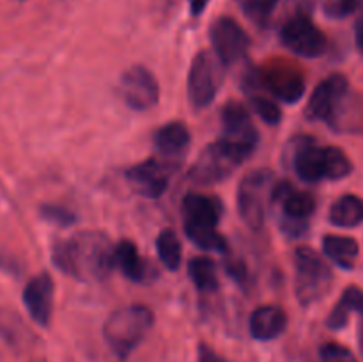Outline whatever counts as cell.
<instances>
[{
  "mask_svg": "<svg viewBox=\"0 0 363 362\" xmlns=\"http://www.w3.org/2000/svg\"><path fill=\"white\" fill-rule=\"evenodd\" d=\"M52 261L60 272L78 280H103L113 266V245L101 231H80L67 240L55 241Z\"/></svg>",
  "mask_w": 363,
  "mask_h": 362,
  "instance_id": "obj_1",
  "label": "cell"
},
{
  "mask_svg": "<svg viewBox=\"0 0 363 362\" xmlns=\"http://www.w3.org/2000/svg\"><path fill=\"white\" fill-rule=\"evenodd\" d=\"M152 325L155 312L147 305H124L106 318L103 325V337L117 357L126 358L147 337Z\"/></svg>",
  "mask_w": 363,
  "mask_h": 362,
  "instance_id": "obj_2",
  "label": "cell"
},
{
  "mask_svg": "<svg viewBox=\"0 0 363 362\" xmlns=\"http://www.w3.org/2000/svg\"><path fill=\"white\" fill-rule=\"evenodd\" d=\"M294 293L303 307L318 304L333 286V272L328 263L311 247L294 251Z\"/></svg>",
  "mask_w": 363,
  "mask_h": 362,
  "instance_id": "obj_3",
  "label": "cell"
},
{
  "mask_svg": "<svg viewBox=\"0 0 363 362\" xmlns=\"http://www.w3.org/2000/svg\"><path fill=\"white\" fill-rule=\"evenodd\" d=\"M275 176L268 169H255L248 172L238 187V212L241 220L250 229L257 231L264 226L266 208L272 201V188Z\"/></svg>",
  "mask_w": 363,
  "mask_h": 362,
  "instance_id": "obj_4",
  "label": "cell"
},
{
  "mask_svg": "<svg viewBox=\"0 0 363 362\" xmlns=\"http://www.w3.org/2000/svg\"><path fill=\"white\" fill-rule=\"evenodd\" d=\"M247 160V156L241 155L238 149L218 138L202 149L197 162L190 169V180L202 187L222 183Z\"/></svg>",
  "mask_w": 363,
  "mask_h": 362,
  "instance_id": "obj_5",
  "label": "cell"
},
{
  "mask_svg": "<svg viewBox=\"0 0 363 362\" xmlns=\"http://www.w3.org/2000/svg\"><path fill=\"white\" fill-rule=\"evenodd\" d=\"M223 64L220 62L215 52L202 50L191 60L188 71V99L195 110L209 106L218 94L220 84L223 78Z\"/></svg>",
  "mask_w": 363,
  "mask_h": 362,
  "instance_id": "obj_6",
  "label": "cell"
},
{
  "mask_svg": "<svg viewBox=\"0 0 363 362\" xmlns=\"http://www.w3.org/2000/svg\"><path fill=\"white\" fill-rule=\"evenodd\" d=\"M280 39L289 52L305 59L321 57L328 48L326 34L305 13H296L284 23Z\"/></svg>",
  "mask_w": 363,
  "mask_h": 362,
  "instance_id": "obj_7",
  "label": "cell"
},
{
  "mask_svg": "<svg viewBox=\"0 0 363 362\" xmlns=\"http://www.w3.org/2000/svg\"><path fill=\"white\" fill-rule=\"evenodd\" d=\"M220 123H222L220 138L250 158L259 142V133L247 106L240 102H227L220 112Z\"/></svg>",
  "mask_w": 363,
  "mask_h": 362,
  "instance_id": "obj_8",
  "label": "cell"
},
{
  "mask_svg": "<svg viewBox=\"0 0 363 362\" xmlns=\"http://www.w3.org/2000/svg\"><path fill=\"white\" fill-rule=\"evenodd\" d=\"M261 85L269 94L284 103H296L305 94V75L294 64L287 60H272L262 70H259Z\"/></svg>",
  "mask_w": 363,
  "mask_h": 362,
  "instance_id": "obj_9",
  "label": "cell"
},
{
  "mask_svg": "<svg viewBox=\"0 0 363 362\" xmlns=\"http://www.w3.org/2000/svg\"><path fill=\"white\" fill-rule=\"evenodd\" d=\"M209 35H211L213 52L223 66L240 62L250 48V38L247 31L234 18H218L213 23Z\"/></svg>",
  "mask_w": 363,
  "mask_h": 362,
  "instance_id": "obj_10",
  "label": "cell"
},
{
  "mask_svg": "<svg viewBox=\"0 0 363 362\" xmlns=\"http://www.w3.org/2000/svg\"><path fill=\"white\" fill-rule=\"evenodd\" d=\"M119 89L124 103L138 112L152 109L160 99L158 80L147 67L140 64H135L121 75Z\"/></svg>",
  "mask_w": 363,
  "mask_h": 362,
  "instance_id": "obj_11",
  "label": "cell"
},
{
  "mask_svg": "<svg viewBox=\"0 0 363 362\" xmlns=\"http://www.w3.org/2000/svg\"><path fill=\"white\" fill-rule=\"evenodd\" d=\"M350 89V82L342 73L328 75L312 91L307 109H305V116L312 121H325L328 124Z\"/></svg>",
  "mask_w": 363,
  "mask_h": 362,
  "instance_id": "obj_12",
  "label": "cell"
},
{
  "mask_svg": "<svg viewBox=\"0 0 363 362\" xmlns=\"http://www.w3.org/2000/svg\"><path fill=\"white\" fill-rule=\"evenodd\" d=\"M170 163L160 158H147L137 165L130 167L126 172V180L130 187L138 195L147 199H158L169 188V169Z\"/></svg>",
  "mask_w": 363,
  "mask_h": 362,
  "instance_id": "obj_13",
  "label": "cell"
},
{
  "mask_svg": "<svg viewBox=\"0 0 363 362\" xmlns=\"http://www.w3.org/2000/svg\"><path fill=\"white\" fill-rule=\"evenodd\" d=\"M53 284L50 273L43 272L39 275L32 277L23 290V304L27 307L28 314L38 325L48 327L53 312Z\"/></svg>",
  "mask_w": 363,
  "mask_h": 362,
  "instance_id": "obj_14",
  "label": "cell"
},
{
  "mask_svg": "<svg viewBox=\"0 0 363 362\" xmlns=\"http://www.w3.org/2000/svg\"><path fill=\"white\" fill-rule=\"evenodd\" d=\"M272 202L280 204L286 220L308 222L315 212V199L308 192L294 188L289 181H275L272 188Z\"/></svg>",
  "mask_w": 363,
  "mask_h": 362,
  "instance_id": "obj_15",
  "label": "cell"
},
{
  "mask_svg": "<svg viewBox=\"0 0 363 362\" xmlns=\"http://www.w3.org/2000/svg\"><path fill=\"white\" fill-rule=\"evenodd\" d=\"M293 167L296 176L307 183L325 180V146L312 137H300L294 146Z\"/></svg>",
  "mask_w": 363,
  "mask_h": 362,
  "instance_id": "obj_16",
  "label": "cell"
},
{
  "mask_svg": "<svg viewBox=\"0 0 363 362\" xmlns=\"http://www.w3.org/2000/svg\"><path fill=\"white\" fill-rule=\"evenodd\" d=\"M223 206L218 197L202 194H188L183 199L184 226L216 227L222 219Z\"/></svg>",
  "mask_w": 363,
  "mask_h": 362,
  "instance_id": "obj_17",
  "label": "cell"
},
{
  "mask_svg": "<svg viewBox=\"0 0 363 362\" xmlns=\"http://www.w3.org/2000/svg\"><path fill=\"white\" fill-rule=\"evenodd\" d=\"M248 329L254 339L273 341L282 336L287 329V314L279 305H261L255 309L248 322Z\"/></svg>",
  "mask_w": 363,
  "mask_h": 362,
  "instance_id": "obj_18",
  "label": "cell"
},
{
  "mask_svg": "<svg viewBox=\"0 0 363 362\" xmlns=\"http://www.w3.org/2000/svg\"><path fill=\"white\" fill-rule=\"evenodd\" d=\"M328 126L339 133L363 135V94L347 91L335 114L328 121Z\"/></svg>",
  "mask_w": 363,
  "mask_h": 362,
  "instance_id": "obj_19",
  "label": "cell"
},
{
  "mask_svg": "<svg viewBox=\"0 0 363 362\" xmlns=\"http://www.w3.org/2000/svg\"><path fill=\"white\" fill-rule=\"evenodd\" d=\"M191 141L190 130L186 124L179 121L167 123L156 131L155 144L158 153L162 155V160L172 165V160H179L184 155Z\"/></svg>",
  "mask_w": 363,
  "mask_h": 362,
  "instance_id": "obj_20",
  "label": "cell"
},
{
  "mask_svg": "<svg viewBox=\"0 0 363 362\" xmlns=\"http://www.w3.org/2000/svg\"><path fill=\"white\" fill-rule=\"evenodd\" d=\"M0 337L18 351H23L34 344L35 336L25 325L23 319L14 311L0 307Z\"/></svg>",
  "mask_w": 363,
  "mask_h": 362,
  "instance_id": "obj_21",
  "label": "cell"
},
{
  "mask_svg": "<svg viewBox=\"0 0 363 362\" xmlns=\"http://www.w3.org/2000/svg\"><path fill=\"white\" fill-rule=\"evenodd\" d=\"M113 266H117L128 279L135 283H140L147 275V265L138 254L137 245L126 238L113 247Z\"/></svg>",
  "mask_w": 363,
  "mask_h": 362,
  "instance_id": "obj_22",
  "label": "cell"
},
{
  "mask_svg": "<svg viewBox=\"0 0 363 362\" xmlns=\"http://www.w3.org/2000/svg\"><path fill=\"white\" fill-rule=\"evenodd\" d=\"M323 252L340 268L353 270L360 254V247H358V241L351 236L326 234L323 238Z\"/></svg>",
  "mask_w": 363,
  "mask_h": 362,
  "instance_id": "obj_23",
  "label": "cell"
},
{
  "mask_svg": "<svg viewBox=\"0 0 363 362\" xmlns=\"http://www.w3.org/2000/svg\"><path fill=\"white\" fill-rule=\"evenodd\" d=\"M328 220L337 227H358L363 224V199L354 194L339 197L330 208Z\"/></svg>",
  "mask_w": 363,
  "mask_h": 362,
  "instance_id": "obj_24",
  "label": "cell"
},
{
  "mask_svg": "<svg viewBox=\"0 0 363 362\" xmlns=\"http://www.w3.org/2000/svg\"><path fill=\"white\" fill-rule=\"evenodd\" d=\"M351 312H360V314L363 312V290L358 286H347L342 291V297L330 312L326 325L332 330L344 329L350 322Z\"/></svg>",
  "mask_w": 363,
  "mask_h": 362,
  "instance_id": "obj_25",
  "label": "cell"
},
{
  "mask_svg": "<svg viewBox=\"0 0 363 362\" xmlns=\"http://www.w3.org/2000/svg\"><path fill=\"white\" fill-rule=\"evenodd\" d=\"M188 275L191 283L202 293H213L220 287L218 270L215 261L208 256H195L188 261Z\"/></svg>",
  "mask_w": 363,
  "mask_h": 362,
  "instance_id": "obj_26",
  "label": "cell"
},
{
  "mask_svg": "<svg viewBox=\"0 0 363 362\" xmlns=\"http://www.w3.org/2000/svg\"><path fill=\"white\" fill-rule=\"evenodd\" d=\"M156 252L165 266L170 272H176L181 266V258H183V247H181V240L174 229H163L156 238Z\"/></svg>",
  "mask_w": 363,
  "mask_h": 362,
  "instance_id": "obj_27",
  "label": "cell"
},
{
  "mask_svg": "<svg viewBox=\"0 0 363 362\" xmlns=\"http://www.w3.org/2000/svg\"><path fill=\"white\" fill-rule=\"evenodd\" d=\"M184 233L186 236L197 245L202 251H216V252H229V243H227L225 236L218 233L216 227H191L184 226Z\"/></svg>",
  "mask_w": 363,
  "mask_h": 362,
  "instance_id": "obj_28",
  "label": "cell"
},
{
  "mask_svg": "<svg viewBox=\"0 0 363 362\" xmlns=\"http://www.w3.org/2000/svg\"><path fill=\"white\" fill-rule=\"evenodd\" d=\"M353 172V162L337 146H325V180H342Z\"/></svg>",
  "mask_w": 363,
  "mask_h": 362,
  "instance_id": "obj_29",
  "label": "cell"
},
{
  "mask_svg": "<svg viewBox=\"0 0 363 362\" xmlns=\"http://www.w3.org/2000/svg\"><path fill=\"white\" fill-rule=\"evenodd\" d=\"M248 102H250L252 110H254L266 124L275 126V124H279L280 121H282V110H280V106L277 105L272 98H268V96H262L259 94V92H252V94H248Z\"/></svg>",
  "mask_w": 363,
  "mask_h": 362,
  "instance_id": "obj_30",
  "label": "cell"
},
{
  "mask_svg": "<svg viewBox=\"0 0 363 362\" xmlns=\"http://www.w3.org/2000/svg\"><path fill=\"white\" fill-rule=\"evenodd\" d=\"M240 2L245 14L259 27L268 25L277 6H279V0H240Z\"/></svg>",
  "mask_w": 363,
  "mask_h": 362,
  "instance_id": "obj_31",
  "label": "cell"
},
{
  "mask_svg": "<svg viewBox=\"0 0 363 362\" xmlns=\"http://www.w3.org/2000/svg\"><path fill=\"white\" fill-rule=\"evenodd\" d=\"M319 355L323 362H358L350 348L340 343H333V341L323 344Z\"/></svg>",
  "mask_w": 363,
  "mask_h": 362,
  "instance_id": "obj_32",
  "label": "cell"
},
{
  "mask_svg": "<svg viewBox=\"0 0 363 362\" xmlns=\"http://www.w3.org/2000/svg\"><path fill=\"white\" fill-rule=\"evenodd\" d=\"M39 213H41V216L45 220L59 224V226H71V224L77 222V215L71 209L59 204H43L39 208Z\"/></svg>",
  "mask_w": 363,
  "mask_h": 362,
  "instance_id": "obj_33",
  "label": "cell"
},
{
  "mask_svg": "<svg viewBox=\"0 0 363 362\" xmlns=\"http://www.w3.org/2000/svg\"><path fill=\"white\" fill-rule=\"evenodd\" d=\"M363 0H323V11L330 18H346L362 6Z\"/></svg>",
  "mask_w": 363,
  "mask_h": 362,
  "instance_id": "obj_34",
  "label": "cell"
},
{
  "mask_svg": "<svg viewBox=\"0 0 363 362\" xmlns=\"http://www.w3.org/2000/svg\"><path fill=\"white\" fill-rule=\"evenodd\" d=\"M225 272L233 277L236 283H245L248 277L247 265L240 258H229L225 261Z\"/></svg>",
  "mask_w": 363,
  "mask_h": 362,
  "instance_id": "obj_35",
  "label": "cell"
},
{
  "mask_svg": "<svg viewBox=\"0 0 363 362\" xmlns=\"http://www.w3.org/2000/svg\"><path fill=\"white\" fill-rule=\"evenodd\" d=\"M197 355H199V362H229L227 358H223L222 355L216 353V351L206 343L199 344Z\"/></svg>",
  "mask_w": 363,
  "mask_h": 362,
  "instance_id": "obj_36",
  "label": "cell"
},
{
  "mask_svg": "<svg viewBox=\"0 0 363 362\" xmlns=\"http://www.w3.org/2000/svg\"><path fill=\"white\" fill-rule=\"evenodd\" d=\"M354 41H357V48L363 53V14L354 25Z\"/></svg>",
  "mask_w": 363,
  "mask_h": 362,
  "instance_id": "obj_37",
  "label": "cell"
},
{
  "mask_svg": "<svg viewBox=\"0 0 363 362\" xmlns=\"http://www.w3.org/2000/svg\"><path fill=\"white\" fill-rule=\"evenodd\" d=\"M208 2L209 0H190V13L194 14V16H199V14H202V11L206 9Z\"/></svg>",
  "mask_w": 363,
  "mask_h": 362,
  "instance_id": "obj_38",
  "label": "cell"
},
{
  "mask_svg": "<svg viewBox=\"0 0 363 362\" xmlns=\"http://www.w3.org/2000/svg\"><path fill=\"white\" fill-rule=\"evenodd\" d=\"M358 344H360V351L363 357V312L360 314V327H358Z\"/></svg>",
  "mask_w": 363,
  "mask_h": 362,
  "instance_id": "obj_39",
  "label": "cell"
}]
</instances>
